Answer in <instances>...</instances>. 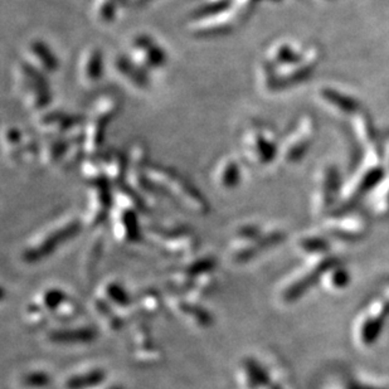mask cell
Here are the masks:
<instances>
[{
  "label": "cell",
  "instance_id": "1",
  "mask_svg": "<svg viewBox=\"0 0 389 389\" xmlns=\"http://www.w3.org/2000/svg\"><path fill=\"white\" fill-rule=\"evenodd\" d=\"M146 190L147 195H160L173 200L175 204L195 214H206L209 212L207 198L200 193L194 184L184 178L177 170L150 162L146 169Z\"/></svg>",
  "mask_w": 389,
  "mask_h": 389
},
{
  "label": "cell",
  "instance_id": "2",
  "mask_svg": "<svg viewBox=\"0 0 389 389\" xmlns=\"http://www.w3.org/2000/svg\"><path fill=\"white\" fill-rule=\"evenodd\" d=\"M123 108V101L116 92L100 93L93 100L88 114L85 116V150L87 157L100 154L106 139L108 125L111 124Z\"/></svg>",
  "mask_w": 389,
  "mask_h": 389
},
{
  "label": "cell",
  "instance_id": "3",
  "mask_svg": "<svg viewBox=\"0 0 389 389\" xmlns=\"http://www.w3.org/2000/svg\"><path fill=\"white\" fill-rule=\"evenodd\" d=\"M47 77L22 58L14 66V78L23 106L34 115L49 108L53 100V92Z\"/></svg>",
  "mask_w": 389,
  "mask_h": 389
},
{
  "label": "cell",
  "instance_id": "4",
  "mask_svg": "<svg viewBox=\"0 0 389 389\" xmlns=\"http://www.w3.org/2000/svg\"><path fill=\"white\" fill-rule=\"evenodd\" d=\"M241 154L246 162L254 165H266L274 162L279 146L275 134L262 125H249L239 135Z\"/></svg>",
  "mask_w": 389,
  "mask_h": 389
},
{
  "label": "cell",
  "instance_id": "5",
  "mask_svg": "<svg viewBox=\"0 0 389 389\" xmlns=\"http://www.w3.org/2000/svg\"><path fill=\"white\" fill-rule=\"evenodd\" d=\"M82 223L83 221H80L76 216L72 214H67L51 223L41 232L37 233L28 244L26 249L28 259H38L41 256L52 252L51 249L65 242L66 239L73 237L80 231Z\"/></svg>",
  "mask_w": 389,
  "mask_h": 389
},
{
  "label": "cell",
  "instance_id": "6",
  "mask_svg": "<svg viewBox=\"0 0 389 389\" xmlns=\"http://www.w3.org/2000/svg\"><path fill=\"white\" fill-rule=\"evenodd\" d=\"M1 146L6 160L14 167L38 162L39 140L18 126L9 125L3 129Z\"/></svg>",
  "mask_w": 389,
  "mask_h": 389
},
{
  "label": "cell",
  "instance_id": "7",
  "mask_svg": "<svg viewBox=\"0 0 389 389\" xmlns=\"http://www.w3.org/2000/svg\"><path fill=\"white\" fill-rule=\"evenodd\" d=\"M128 56L130 60L140 66L142 70L152 73L168 65L169 56L155 37L147 33H139L130 41Z\"/></svg>",
  "mask_w": 389,
  "mask_h": 389
},
{
  "label": "cell",
  "instance_id": "8",
  "mask_svg": "<svg viewBox=\"0 0 389 389\" xmlns=\"http://www.w3.org/2000/svg\"><path fill=\"white\" fill-rule=\"evenodd\" d=\"M85 124V116L66 110L47 108L34 115L33 128L41 139L62 138Z\"/></svg>",
  "mask_w": 389,
  "mask_h": 389
},
{
  "label": "cell",
  "instance_id": "9",
  "mask_svg": "<svg viewBox=\"0 0 389 389\" xmlns=\"http://www.w3.org/2000/svg\"><path fill=\"white\" fill-rule=\"evenodd\" d=\"M114 187L108 183L88 184L86 213L83 223L88 228H98L111 217L114 208Z\"/></svg>",
  "mask_w": 389,
  "mask_h": 389
},
{
  "label": "cell",
  "instance_id": "10",
  "mask_svg": "<svg viewBox=\"0 0 389 389\" xmlns=\"http://www.w3.org/2000/svg\"><path fill=\"white\" fill-rule=\"evenodd\" d=\"M239 23L241 22L232 6L231 9L218 14L190 21L188 31L190 36L195 38H217L232 33L234 27Z\"/></svg>",
  "mask_w": 389,
  "mask_h": 389
},
{
  "label": "cell",
  "instance_id": "11",
  "mask_svg": "<svg viewBox=\"0 0 389 389\" xmlns=\"http://www.w3.org/2000/svg\"><path fill=\"white\" fill-rule=\"evenodd\" d=\"M105 75V57L103 49L90 44L82 51L77 61V80L86 90H92L103 81Z\"/></svg>",
  "mask_w": 389,
  "mask_h": 389
},
{
  "label": "cell",
  "instance_id": "12",
  "mask_svg": "<svg viewBox=\"0 0 389 389\" xmlns=\"http://www.w3.org/2000/svg\"><path fill=\"white\" fill-rule=\"evenodd\" d=\"M22 60L41 71L44 75H52L60 67L58 57L46 41L33 38L24 46Z\"/></svg>",
  "mask_w": 389,
  "mask_h": 389
},
{
  "label": "cell",
  "instance_id": "13",
  "mask_svg": "<svg viewBox=\"0 0 389 389\" xmlns=\"http://www.w3.org/2000/svg\"><path fill=\"white\" fill-rule=\"evenodd\" d=\"M113 67L120 80L136 91H146L152 85L150 73L130 60L128 54L116 56L113 61Z\"/></svg>",
  "mask_w": 389,
  "mask_h": 389
},
{
  "label": "cell",
  "instance_id": "14",
  "mask_svg": "<svg viewBox=\"0 0 389 389\" xmlns=\"http://www.w3.org/2000/svg\"><path fill=\"white\" fill-rule=\"evenodd\" d=\"M212 179L219 190H232L242 182L241 162L232 155H224L216 162Z\"/></svg>",
  "mask_w": 389,
  "mask_h": 389
},
{
  "label": "cell",
  "instance_id": "15",
  "mask_svg": "<svg viewBox=\"0 0 389 389\" xmlns=\"http://www.w3.org/2000/svg\"><path fill=\"white\" fill-rule=\"evenodd\" d=\"M68 146L67 136L62 138H51V139H41L39 140L38 162L46 167H60L63 159L66 150Z\"/></svg>",
  "mask_w": 389,
  "mask_h": 389
},
{
  "label": "cell",
  "instance_id": "16",
  "mask_svg": "<svg viewBox=\"0 0 389 389\" xmlns=\"http://www.w3.org/2000/svg\"><path fill=\"white\" fill-rule=\"evenodd\" d=\"M301 61V56L291 43L287 42H279L271 47L267 52V62L274 68L286 67V66L295 65Z\"/></svg>",
  "mask_w": 389,
  "mask_h": 389
},
{
  "label": "cell",
  "instance_id": "17",
  "mask_svg": "<svg viewBox=\"0 0 389 389\" xmlns=\"http://www.w3.org/2000/svg\"><path fill=\"white\" fill-rule=\"evenodd\" d=\"M296 134L287 136L282 145V157L287 162H294L304 157L308 150V135L310 131L304 130L303 125H300Z\"/></svg>",
  "mask_w": 389,
  "mask_h": 389
},
{
  "label": "cell",
  "instance_id": "18",
  "mask_svg": "<svg viewBox=\"0 0 389 389\" xmlns=\"http://www.w3.org/2000/svg\"><path fill=\"white\" fill-rule=\"evenodd\" d=\"M123 6H125L124 0H95L92 14L96 22L108 26L115 22Z\"/></svg>",
  "mask_w": 389,
  "mask_h": 389
},
{
  "label": "cell",
  "instance_id": "19",
  "mask_svg": "<svg viewBox=\"0 0 389 389\" xmlns=\"http://www.w3.org/2000/svg\"><path fill=\"white\" fill-rule=\"evenodd\" d=\"M358 338L362 344H372L378 336L380 330V318H375L373 315L365 316L362 323L358 326Z\"/></svg>",
  "mask_w": 389,
  "mask_h": 389
},
{
  "label": "cell",
  "instance_id": "20",
  "mask_svg": "<svg viewBox=\"0 0 389 389\" xmlns=\"http://www.w3.org/2000/svg\"><path fill=\"white\" fill-rule=\"evenodd\" d=\"M323 98H325L326 103L336 106V108H341V111H346V113H351L354 111L357 105L354 101H351V98H346L341 93H338L336 91H323L321 92Z\"/></svg>",
  "mask_w": 389,
  "mask_h": 389
},
{
  "label": "cell",
  "instance_id": "21",
  "mask_svg": "<svg viewBox=\"0 0 389 389\" xmlns=\"http://www.w3.org/2000/svg\"><path fill=\"white\" fill-rule=\"evenodd\" d=\"M331 280L330 284L333 285L334 289H341V287L346 286L348 284V275H346V270H334L331 274Z\"/></svg>",
  "mask_w": 389,
  "mask_h": 389
}]
</instances>
